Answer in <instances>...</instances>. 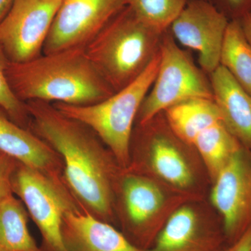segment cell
Wrapping results in <instances>:
<instances>
[{
	"mask_svg": "<svg viewBox=\"0 0 251 251\" xmlns=\"http://www.w3.org/2000/svg\"><path fill=\"white\" fill-rule=\"evenodd\" d=\"M29 129L54 149L64 163V179L81 207L113 225L115 194L123 169L93 130L52 103L26 102Z\"/></svg>",
	"mask_w": 251,
	"mask_h": 251,
	"instance_id": "obj_1",
	"label": "cell"
},
{
	"mask_svg": "<svg viewBox=\"0 0 251 251\" xmlns=\"http://www.w3.org/2000/svg\"><path fill=\"white\" fill-rule=\"evenodd\" d=\"M6 77L21 101L88 105L115 93L86 53L85 47L42 54L28 62H9Z\"/></svg>",
	"mask_w": 251,
	"mask_h": 251,
	"instance_id": "obj_2",
	"label": "cell"
},
{
	"mask_svg": "<svg viewBox=\"0 0 251 251\" xmlns=\"http://www.w3.org/2000/svg\"><path fill=\"white\" fill-rule=\"evenodd\" d=\"M127 170L150 176L191 201H204L211 184L199 155L176 135L164 112L135 124Z\"/></svg>",
	"mask_w": 251,
	"mask_h": 251,
	"instance_id": "obj_3",
	"label": "cell"
},
{
	"mask_svg": "<svg viewBox=\"0 0 251 251\" xmlns=\"http://www.w3.org/2000/svg\"><path fill=\"white\" fill-rule=\"evenodd\" d=\"M164 33L125 6L86 45V53L116 92L145 72L159 50Z\"/></svg>",
	"mask_w": 251,
	"mask_h": 251,
	"instance_id": "obj_4",
	"label": "cell"
},
{
	"mask_svg": "<svg viewBox=\"0 0 251 251\" xmlns=\"http://www.w3.org/2000/svg\"><path fill=\"white\" fill-rule=\"evenodd\" d=\"M160 49V48H159ZM160 50L136 80L110 97L88 105L52 103L64 115L85 124L110 150L119 166L130 164V145L138 112L159 68Z\"/></svg>",
	"mask_w": 251,
	"mask_h": 251,
	"instance_id": "obj_5",
	"label": "cell"
},
{
	"mask_svg": "<svg viewBox=\"0 0 251 251\" xmlns=\"http://www.w3.org/2000/svg\"><path fill=\"white\" fill-rule=\"evenodd\" d=\"M188 199L146 175L123 169L115 194V216L122 233L147 251L172 213Z\"/></svg>",
	"mask_w": 251,
	"mask_h": 251,
	"instance_id": "obj_6",
	"label": "cell"
},
{
	"mask_svg": "<svg viewBox=\"0 0 251 251\" xmlns=\"http://www.w3.org/2000/svg\"><path fill=\"white\" fill-rule=\"evenodd\" d=\"M159 68L151 89L138 112L135 124H143L158 114L188 100L214 99L209 75L181 49L169 29L160 44Z\"/></svg>",
	"mask_w": 251,
	"mask_h": 251,
	"instance_id": "obj_7",
	"label": "cell"
},
{
	"mask_svg": "<svg viewBox=\"0 0 251 251\" xmlns=\"http://www.w3.org/2000/svg\"><path fill=\"white\" fill-rule=\"evenodd\" d=\"M164 114L176 135L199 155L211 182L242 147L225 125L214 99H193Z\"/></svg>",
	"mask_w": 251,
	"mask_h": 251,
	"instance_id": "obj_8",
	"label": "cell"
},
{
	"mask_svg": "<svg viewBox=\"0 0 251 251\" xmlns=\"http://www.w3.org/2000/svg\"><path fill=\"white\" fill-rule=\"evenodd\" d=\"M12 191L39 229L43 251H68L62 238L63 218L82 208L67 184L20 163L13 177Z\"/></svg>",
	"mask_w": 251,
	"mask_h": 251,
	"instance_id": "obj_9",
	"label": "cell"
},
{
	"mask_svg": "<svg viewBox=\"0 0 251 251\" xmlns=\"http://www.w3.org/2000/svg\"><path fill=\"white\" fill-rule=\"evenodd\" d=\"M209 201L232 244L251 226V150L241 147L229 158L211 182Z\"/></svg>",
	"mask_w": 251,
	"mask_h": 251,
	"instance_id": "obj_10",
	"label": "cell"
},
{
	"mask_svg": "<svg viewBox=\"0 0 251 251\" xmlns=\"http://www.w3.org/2000/svg\"><path fill=\"white\" fill-rule=\"evenodd\" d=\"M62 0H14L0 21V48L9 62L22 63L43 54Z\"/></svg>",
	"mask_w": 251,
	"mask_h": 251,
	"instance_id": "obj_11",
	"label": "cell"
},
{
	"mask_svg": "<svg viewBox=\"0 0 251 251\" xmlns=\"http://www.w3.org/2000/svg\"><path fill=\"white\" fill-rule=\"evenodd\" d=\"M212 209L206 208L204 201L181 204L145 251H222L227 242L222 221Z\"/></svg>",
	"mask_w": 251,
	"mask_h": 251,
	"instance_id": "obj_12",
	"label": "cell"
},
{
	"mask_svg": "<svg viewBox=\"0 0 251 251\" xmlns=\"http://www.w3.org/2000/svg\"><path fill=\"white\" fill-rule=\"evenodd\" d=\"M229 22L209 0H190L169 31L177 44L197 52L200 67L209 75L220 66Z\"/></svg>",
	"mask_w": 251,
	"mask_h": 251,
	"instance_id": "obj_13",
	"label": "cell"
},
{
	"mask_svg": "<svg viewBox=\"0 0 251 251\" xmlns=\"http://www.w3.org/2000/svg\"><path fill=\"white\" fill-rule=\"evenodd\" d=\"M125 6V0H62L43 54L85 47Z\"/></svg>",
	"mask_w": 251,
	"mask_h": 251,
	"instance_id": "obj_14",
	"label": "cell"
},
{
	"mask_svg": "<svg viewBox=\"0 0 251 251\" xmlns=\"http://www.w3.org/2000/svg\"><path fill=\"white\" fill-rule=\"evenodd\" d=\"M0 151L54 181L65 184L64 163L59 153L31 130L13 122L1 107Z\"/></svg>",
	"mask_w": 251,
	"mask_h": 251,
	"instance_id": "obj_15",
	"label": "cell"
},
{
	"mask_svg": "<svg viewBox=\"0 0 251 251\" xmlns=\"http://www.w3.org/2000/svg\"><path fill=\"white\" fill-rule=\"evenodd\" d=\"M62 234L68 251H143L135 247L113 225L82 209L65 214Z\"/></svg>",
	"mask_w": 251,
	"mask_h": 251,
	"instance_id": "obj_16",
	"label": "cell"
},
{
	"mask_svg": "<svg viewBox=\"0 0 251 251\" xmlns=\"http://www.w3.org/2000/svg\"><path fill=\"white\" fill-rule=\"evenodd\" d=\"M209 76L225 125L242 147L251 150V94L222 66Z\"/></svg>",
	"mask_w": 251,
	"mask_h": 251,
	"instance_id": "obj_17",
	"label": "cell"
},
{
	"mask_svg": "<svg viewBox=\"0 0 251 251\" xmlns=\"http://www.w3.org/2000/svg\"><path fill=\"white\" fill-rule=\"evenodd\" d=\"M29 218L14 193L0 198V251H44L29 232Z\"/></svg>",
	"mask_w": 251,
	"mask_h": 251,
	"instance_id": "obj_18",
	"label": "cell"
},
{
	"mask_svg": "<svg viewBox=\"0 0 251 251\" xmlns=\"http://www.w3.org/2000/svg\"><path fill=\"white\" fill-rule=\"evenodd\" d=\"M220 65L251 94V46L239 20L229 21L221 49Z\"/></svg>",
	"mask_w": 251,
	"mask_h": 251,
	"instance_id": "obj_19",
	"label": "cell"
},
{
	"mask_svg": "<svg viewBox=\"0 0 251 251\" xmlns=\"http://www.w3.org/2000/svg\"><path fill=\"white\" fill-rule=\"evenodd\" d=\"M190 0H125L143 22L158 30L166 31L186 7Z\"/></svg>",
	"mask_w": 251,
	"mask_h": 251,
	"instance_id": "obj_20",
	"label": "cell"
},
{
	"mask_svg": "<svg viewBox=\"0 0 251 251\" xmlns=\"http://www.w3.org/2000/svg\"><path fill=\"white\" fill-rule=\"evenodd\" d=\"M9 60L0 48V107L15 123L29 129L30 117L26 103L15 95L6 77Z\"/></svg>",
	"mask_w": 251,
	"mask_h": 251,
	"instance_id": "obj_21",
	"label": "cell"
},
{
	"mask_svg": "<svg viewBox=\"0 0 251 251\" xmlns=\"http://www.w3.org/2000/svg\"><path fill=\"white\" fill-rule=\"evenodd\" d=\"M20 162L0 151V198L13 193L12 179Z\"/></svg>",
	"mask_w": 251,
	"mask_h": 251,
	"instance_id": "obj_22",
	"label": "cell"
},
{
	"mask_svg": "<svg viewBox=\"0 0 251 251\" xmlns=\"http://www.w3.org/2000/svg\"><path fill=\"white\" fill-rule=\"evenodd\" d=\"M229 21L239 20L251 8V0H209Z\"/></svg>",
	"mask_w": 251,
	"mask_h": 251,
	"instance_id": "obj_23",
	"label": "cell"
},
{
	"mask_svg": "<svg viewBox=\"0 0 251 251\" xmlns=\"http://www.w3.org/2000/svg\"><path fill=\"white\" fill-rule=\"evenodd\" d=\"M222 251H251V226L239 239Z\"/></svg>",
	"mask_w": 251,
	"mask_h": 251,
	"instance_id": "obj_24",
	"label": "cell"
},
{
	"mask_svg": "<svg viewBox=\"0 0 251 251\" xmlns=\"http://www.w3.org/2000/svg\"><path fill=\"white\" fill-rule=\"evenodd\" d=\"M246 39L251 46V8L239 20Z\"/></svg>",
	"mask_w": 251,
	"mask_h": 251,
	"instance_id": "obj_25",
	"label": "cell"
},
{
	"mask_svg": "<svg viewBox=\"0 0 251 251\" xmlns=\"http://www.w3.org/2000/svg\"><path fill=\"white\" fill-rule=\"evenodd\" d=\"M14 0H0V21L6 16Z\"/></svg>",
	"mask_w": 251,
	"mask_h": 251,
	"instance_id": "obj_26",
	"label": "cell"
}]
</instances>
